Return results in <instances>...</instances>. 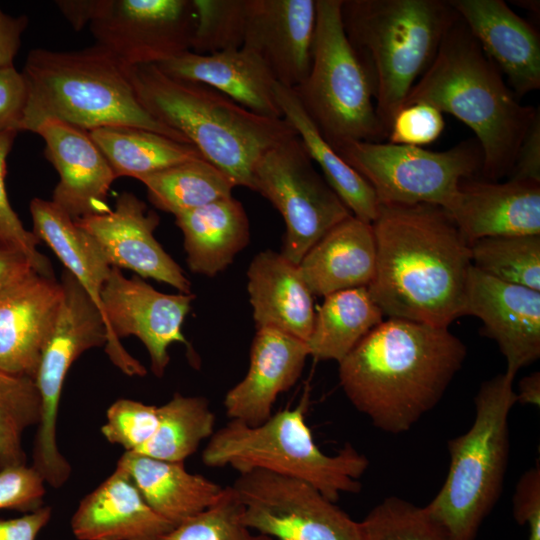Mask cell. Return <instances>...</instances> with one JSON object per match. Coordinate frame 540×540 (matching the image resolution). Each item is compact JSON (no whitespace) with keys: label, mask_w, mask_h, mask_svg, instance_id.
<instances>
[{"label":"cell","mask_w":540,"mask_h":540,"mask_svg":"<svg viewBox=\"0 0 540 540\" xmlns=\"http://www.w3.org/2000/svg\"><path fill=\"white\" fill-rule=\"evenodd\" d=\"M372 228L376 270L367 290L384 316L438 327L464 316L470 243L444 208L380 204Z\"/></svg>","instance_id":"1"},{"label":"cell","mask_w":540,"mask_h":540,"mask_svg":"<svg viewBox=\"0 0 540 540\" xmlns=\"http://www.w3.org/2000/svg\"><path fill=\"white\" fill-rule=\"evenodd\" d=\"M466 355L448 327L387 318L338 363L339 381L375 427L400 434L439 403Z\"/></svg>","instance_id":"2"},{"label":"cell","mask_w":540,"mask_h":540,"mask_svg":"<svg viewBox=\"0 0 540 540\" xmlns=\"http://www.w3.org/2000/svg\"><path fill=\"white\" fill-rule=\"evenodd\" d=\"M414 102L453 115L475 133L483 154L481 178L492 181L510 175L520 144L540 112L518 101L459 15L404 105Z\"/></svg>","instance_id":"3"},{"label":"cell","mask_w":540,"mask_h":540,"mask_svg":"<svg viewBox=\"0 0 540 540\" xmlns=\"http://www.w3.org/2000/svg\"><path fill=\"white\" fill-rule=\"evenodd\" d=\"M130 78L145 110L183 135L235 186L252 190L258 160L297 136L284 118L258 115L207 85L171 77L156 65L130 67Z\"/></svg>","instance_id":"4"},{"label":"cell","mask_w":540,"mask_h":540,"mask_svg":"<svg viewBox=\"0 0 540 540\" xmlns=\"http://www.w3.org/2000/svg\"><path fill=\"white\" fill-rule=\"evenodd\" d=\"M22 73L28 98L19 132H33L44 119L55 118L87 132L129 126L190 144L145 110L132 85L130 67L101 45L73 51L33 49Z\"/></svg>","instance_id":"5"},{"label":"cell","mask_w":540,"mask_h":540,"mask_svg":"<svg viewBox=\"0 0 540 540\" xmlns=\"http://www.w3.org/2000/svg\"><path fill=\"white\" fill-rule=\"evenodd\" d=\"M341 18L372 72L377 115L388 132L458 14L449 0H342Z\"/></svg>","instance_id":"6"},{"label":"cell","mask_w":540,"mask_h":540,"mask_svg":"<svg viewBox=\"0 0 540 540\" xmlns=\"http://www.w3.org/2000/svg\"><path fill=\"white\" fill-rule=\"evenodd\" d=\"M514 378L505 371L484 381L474 398L473 424L447 442V477L425 506L445 540H475L501 495L510 449L508 417L516 404Z\"/></svg>","instance_id":"7"},{"label":"cell","mask_w":540,"mask_h":540,"mask_svg":"<svg viewBox=\"0 0 540 540\" xmlns=\"http://www.w3.org/2000/svg\"><path fill=\"white\" fill-rule=\"evenodd\" d=\"M306 390L295 408L283 409L264 423L249 426L236 420L214 431L202 451L203 464L238 473L262 469L309 483L335 502L342 493H358L369 461L350 443L328 455L315 443L305 414Z\"/></svg>","instance_id":"8"},{"label":"cell","mask_w":540,"mask_h":540,"mask_svg":"<svg viewBox=\"0 0 540 540\" xmlns=\"http://www.w3.org/2000/svg\"><path fill=\"white\" fill-rule=\"evenodd\" d=\"M342 0H315L312 58L306 79L292 89L323 138L337 152L354 142H384L372 72L350 43Z\"/></svg>","instance_id":"9"},{"label":"cell","mask_w":540,"mask_h":540,"mask_svg":"<svg viewBox=\"0 0 540 540\" xmlns=\"http://www.w3.org/2000/svg\"><path fill=\"white\" fill-rule=\"evenodd\" d=\"M337 153L372 186L380 204L427 203L446 208L462 179L480 175L476 139L445 151L389 142H354Z\"/></svg>","instance_id":"10"},{"label":"cell","mask_w":540,"mask_h":540,"mask_svg":"<svg viewBox=\"0 0 540 540\" xmlns=\"http://www.w3.org/2000/svg\"><path fill=\"white\" fill-rule=\"evenodd\" d=\"M60 284L59 311L34 378L41 399V416L31 465L54 488L62 487L71 474V466L56 442L57 415L66 375L83 352L105 346L107 342L102 313L75 277L64 270Z\"/></svg>","instance_id":"11"},{"label":"cell","mask_w":540,"mask_h":540,"mask_svg":"<svg viewBox=\"0 0 540 540\" xmlns=\"http://www.w3.org/2000/svg\"><path fill=\"white\" fill-rule=\"evenodd\" d=\"M252 190L281 214L285 223L281 253L295 264L331 228L352 215L316 170L298 136L258 160Z\"/></svg>","instance_id":"12"},{"label":"cell","mask_w":540,"mask_h":540,"mask_svg":"<svg viewBox=\"0 0 540 540\" xmlns=\"http://www.w3.org/2000/svg\"><path fill=\"white\" fill-rule=\"evenodd\" d=\"M193 293L165 294L139 277L126 278L112 267L102 292V314L107 330L105 352L128 376H145L146 368L130 355L120 339L136 336L146 347L151 371L162 377L170 361L173 343L190 347L182 325L195 299Z\"/></svg>","instance_id":"13"},{"label":"cell","mask_w":540,"mask_h":540,"mask_svg":"<svg viewBox=\"0 0 540 540\" xmlns=\"http://www.w3.org/2000/svg\"><path fill=\"white\" fill-rule=\"evenodd\" d=\"M247 528L277 540H361L360 522L309 483L254 469L230 486Z\"/></svg>","instance_id":"14"},{"label":"cell","mask_w":540,"mask_h":540,"mask_svg":"<svg viewBox=\"0 0 540 540\" xmlns=\"http://www.w3.org/2000/svg\"><path fill=\"white\" fill-rule=\"evenodd\" d=\"M89 26L126 66L157 65L190 50L195 12L192 0H102Z\"/></svg>","instance_id":"15"},{"label":"cell","mask_w":540,"mask_h":540,"mask_svg":"<svg viewBox=\"0 0 540 540\" xmlns=\"http://www.w3.org/2000/svg\"><path fill=\"white\" fill-rule=\"evenodd\" d=\"M114 210L75 220L99 245L112 267L166 283L189 294L191 282L154 237L159 216L130 192L121 193Z\"/></svg>","instance_id":"16"},{"label":"cell","mask_w":540,"mask_h":540,"mask_svg":"<svg viewBox=\"0 0 540 540\" xmlns=\"http://www.w3.org/2000/svg\"><path fill=\"white\" fill-rule=\"evenodd\" d=\"M464 316L483 323L482 332L493 339L512 375L540 357V291L493 278L470 268Z\"/></svg>","instance_id":"17"},{"label":"cell","mask_w":540,"mask_h":540,"mask_svg":"<svg viewBox=\"0 0 540 540\" xmlns=\"http://www.w3.org/2000/svg\"><path fill=\"white\" fill-rule=\"evenodd\" d=\"M33 133L44 140L45 157L59 175L51 201L74 220L110 212L107 197L117 178L89 133L55 118Z\"/></svg>","instance_id":"18"},{"label":"cell","mask_w":540,"mask_h":540,"mask_svg":"<svg viewBox=\"0 0 540 540\" xmlns=\"http://www.w3.org/2000/svg\"><path fill=\"white\" fill-rule=\"evenodd\" d=\"M62 298L60 282L34 270L0 291V371L35 378Z\"/></svg>","instance_id":"19"},{"label":"cell","mask_w":540,"mask_h":540,"mask_svg":"<svg viewBox=\"0 0 540 540\" xmlns=\"http://www.w3.org/2000/svg\"><path fill=\"white\" fill-rule=\"evenodd\" d=\"M316 22L315 0H248L241 48L262 59L290 89L307 77Z\"/></svg>","instance_id":"20"},{"label":"cell","mask_w":540,"mask_h":540,"mask_svg":"<svg viewBox=\"0 0 540 540\" xmlns=\"http://www.w3.org/2000/svg\"><path fill=\"white\" fill-rule=\"evenodd\" d=\"M445 210L469 243L484 237L540 235V183L465 178Z\"/></svg>","instance_id":"21"},{"label":"cell","mask_w":540,"mask_h":540,"mask_svg":"<svg viewBox=\"0 0 540 540\" xmlns=\"http://www.w3.org/2000/svg\"><path fill=\"white\" fill-rule=\"evenodd\" d=\"M517 97L540 88V35L502 0H449Z\"/></svg>","instance_id":"22"},{"label":"cell","mask_w":540,"mask_h":540,"mask_svg":"<svg viewBox=\"0 0 540 540\" xmlns=\"http://www.w3.org/2000/svg\"><path fill=\"white\" fill-rule=\"evenodd\" d=\"M308 357L305 341L275 329H256L248 371L225 395L227 416L249 426L267 421L278 395L296 384Z\"/></svg>","instance_id":"23"},{"label":"cell","mask_w":540,"mask_h":540,"mask_svg":"<svg viewBox=\"0 0 540 540\" xmlns=\"http://www.w3.org/2000/svg\"><path fill=\"white\" fill-rule=\"evenodd\" d=\"M156 66L171 77L207 85L258 115L283 118L275 93L278 82L262 59L249 50L212 54L189 50Z\"/></svg>","instance_id":"24"},{"label":"cell","mask_w":540,"mask_h":540,"mask_svg":"<svg viewBox=\"0 0 540 540\" xmlns=\"http://www.w3.org/2000/svg\"><path fill=\"white\" fill-rule=\"evenodd\" d=\"M174 527L119 468L82 499L71 519L78 540H158Z\"/></svg>","instance_id":"25"},{"label":"cell","mask_w":540,"mask_h":540,"mask_svg":"<svg viewBox=\"0 0 540 540\" xmlns=\"http://www.w3.org/2000/svg\"><path fill=\"white\" fill-rule=\"evenodd\" d=\"M256 329L270 328L307 341L315 318L313 294L298 264L281 252H259L247 270Z\"/></svg>","instance_id":"26"},{"label":"cell","mask_w":540,"mask_h":540,"mask_svg":"<svg viewBox=\"0 0 540 540\" xmlns=\"http://www.w3.org/2000/svg\"><path fill=\"white\" fill-rule=\"evenodd\" d=\"M299 271L313 295L368 287L376 270L372 224L353 215L331 228L303 256Z\"/></svg>","instance_id":"27"},{"label":"cell","mask_w":540,"mask_h":540,"mask_svg":"<svg viewBox=\"0 0 540 540\" xmlns=\"http://www.w3.org/2000/svg\"><path fill=\"white\" fill-rule=\"evenodd\" d=\"M116 468L126 472L147 504L174 526L214 504L225 487L170 462L126 451Z\"/></svg>","instance_id":"28"},{"label":"cell","mask_w":540,"mask_h":540,"mask_svg":"<svg viewBox=\"0 0 540 540\" xmlns=\"http://www.w3.org/2000/svg\"><path fill=\"white\" fill-rule=\"evenodd\" d=\"M183 234L186 262L196 274L214 277L249 243L247 213L233 196L175 215Z\"/></svg>","instance_id":"29"},{"label":"cell","mask_w":540,"mask_h":540,"mask_svg":"<svg viewBox=\"0 0 540 540\" xmlns=\"http://www.w3.org/2000/svg\"><path fill=\"white\" fill-rule=\"evenodd\" d=\"M275 93L283 118L318 164L326 182L353 216L372 224L380 208L372 186L323 138L292 89L278 83Z\"/></svg>","instance_id":"30"},{"label":"cell","mask_w":540,"mask_h":540,"mask_svg":"<svg viewBox=\"0 0 540 540\" xmlns=\"http://www.w3.org/2000/svg\"><path fill=\"white\" fill-rule=\"evenodd\" d=\"M383 318L366 287L324 297L306 341L309 356L339 363Z\"/></svg>","instance_id":"31"},{"label":"cell","mask_w":540,"mask_h":540,"mask_svg":"<svg viewBox=\"0 0 540 540\" xmlns=\"http://www.w3.org/2000/svg\"><path fill=\"white\" fill-rule=\"evenodd\" d=\"M88 133L107 159L116 178L127 176L137 179L201 157L190 144L142 128L106 126Z\"/></svg>","instance_id":"32"},{"label":"cell","mask_w":540,"mask_h":540,"mask_svg":"<svg viewBox=\"0 0 540 540\" xmlns=\"http://www.w3.org/2000/svg\"><path fill=\"white\" fill-rule=\"evenodd\" d=\"M149 201L174 216L232 196L235 184L220 169L195 158L137 178Z\"/></svg>","instance_id":"33"},{"label":"cell","mask_w":540,"mask_h":540,"mask_svg":"<svg viewBox=\"0 0 540 540\" xmlns=\"http://www.w3.org/2000/svg\"><path fill=\"white\" fill-rule=\"evenodd\" d=\"M158 424L153 436L135 453L155 459L184 462L214 433L215 414L202 396L173 397L157 406Z\"/></svg>","instance_id":"34"},{"label":"cell","mask_w":540,"mask_h":540,"mask_svg":"<svg viewBox=\"0 0 540 540\" xmlns=\"http://www.w3.org/2000/svg\"><path fill=\"white\" fill-rule=\"evenodd\" d=\"M470 254L481 272L540 291V235L480 238L470 243Z\"/></svg>","instance_id":"35"},{"label":"cell","mask_w":540,"mask_h":540,"mask_svg":"<svg viewBox=\"0 0 540 540\" xmlns=\"http://www.w3.org/2000/svg\"><path fill=\"white\" fill-rule=\"evenodd\" d=\"M40 416L34 379L0 371V468L26 464L23 434L39 424Z\"/></svg>","instance_id":"36"},{"label":"cell","mask_w":540,"mask_h":540,"mask_svg":"<svg viewBox=\"0 0 540 540\" xmlns=\"http://www.w3.org/2000/svg\"><path fill=\"white\" fill-rule=\"evenodd\" d=\"M248 0H192L195 28L190 51L198 54L239 49L243 45Z\"/></svg>","instance_id":"37"},{"label":"cell","mask_w":540,"mask_h":540,"mask_svg":"<svg viewBox=\"0 0 540 540\" xmlns=\"http://www.w3.org/2000/svg\"><path fill=\"white\" fill-rule=\"evenodd\" d=\"M361 540H445L425 507L385 498L360 522Z\"/></svg>","instance_id":"38"},{"label":"cell","mask_w":540,"mask_h":540,"mask_svg":"<svg viewBox=\"0 0 540 540\" xmlns=\"http://www.w3.org/2000/svg\"><path fill=\"white\" fill-rule=\"evenodd\" d=\"M240 504L230 486L199 514L183 521L158 540H273L253 534L240 521Z\"/></svg>","instance_id":"39"},{"label":"cell","mask_w":540,"mask_h":540,"mask_svg":"<svg viewBox=\"0 0 540 540\" xmlns=\"http://www.w3.org/2000/svg\"><path fill=\"white\" fill-rule=\"evenodd\" d=\"M17 134L15 130L0 133V244L22 252L38 274L54 278L49 259L37 249L39 239L23 226L8 199L5 186L6 164Z\"/></svg>","instance_id":"40"},{"label":"cell","mask_w":540,"mask_h":540,"mask_svg":"<svg viewBox=\"0 0 540 540\" xmlns=\"http://www.w3.org/2000/svg\"><path fill=\"white\" fill-rule=\"evenodd\" d=\"M101 432L113 444L128 452L138 451L153 436L157 424V406L131 399H119L107 410Z\"/></svg>","instance_id":"41"},{"label":"cell","mask_w":540,"mask_h":540,"mask_svg":"<svg viewBox=\"0 0 540 540\" xmlns=\"http://www.w3.org/2000/svg\"><path fill=\"white\" fill-rule=\"evenodd\" d=\"M445 127L443 113L427 102L404 105L393 117L387 142L422 147L431 144Z\"/></svg>","instance_id":"42"},{"label":"cell","mask_w":540,"mask_h":540,"mask_svg":"<svg viewBox=\"0 0 540 540\" xmlns=\"http://www.w3.org/2000/svg\"><path fill=\"white\" fill-rule=\"evenodd\" d=\"M41 475L27 464L0 468V510L32 512L46 493Z\"/></svg>","instance_id":"43"},{"label":"cell","mask_w":540,"mask_h":540,"mask_svg":"<svg viewBox=\"0 0 540 540\" xmlns=\"http://www.w3.org/2000/svg\"><path fill=\"white\" fill-rule=\"evenodd\" d=\"M512 512L520 526L528 527V540H540V465L525 471L512 497Z\"/></svg>","instance_id":"44"},{"label":"cell","mask_w":540,"mask_h":540,"mask_svg":"<svg viewBox=\"0 0 540 540\" xmlns=\"http://www.w3.org/2000/svg\"><path fill=\"white\" fill-rule=\"evenodd\" d=\"M28 98V87L22 72L15 66L0 69V133L18 131Z\"/></svg>","instance_id":"45"},{"label":"cell","mask_w":540,"mask_h":540,"mask_svg":"<svg viewBox=\"0 0 540 540\" xmlns=\"http://www.w3.org/2000/svg\"><path fill=\"white\" fill-rule=\"evenodd\" d=\"M508 179L540 183V112L520 144Z\"/></svg>","instance_id":"46"},{"label":"cell","mask_w":540,"mask_h":540,"mask_svg":"<svg viewBox=\"0 0 540 540\" xmlns=\"http://www.w3.org/2000/svg\"><path fill=\"white\" fill-rule=\"evenodd\" d=\"M51 515L49 506H41L20 517L0 519V540H36Z\"/></svg>","instance_id":"47"},{"label":"cell","mask_w":540,"mask_h":540,"mask_svg":"<svg viewBox=\"0 0 540 540\" xmlns=\"http://www.w3.org/2000/svg\"><path fill=\"white\" fill-rule=\"evenodd\" d=\"M27 25V16L13 17L0 8V69L14 65V58L21 46L22 34Z\"/></svg>","instance_id":"48"},{"label":"cell","mask_w":540,"mask_h":540,"mask_svg":"<svg viewBox=\"0 0 540 540\" xmlns=\"http://www.w3.org/2000/svg\"><path fill=\"white\" fill-rule=\"evenodd\" d=\"M55 5L73 29L80 31L97 17L102 0H57Z\"/></svg>","instance_id":"49"},{"label":"cell","mask_w":540,"mask_h":540,"mask_svg":"<svg viewBox=\"0 0 540 540\" xmlns=\"http://www.w3.org/2000/svg\"><path fill=\"white\" fill-rule=\"evenodd\" d=\"M33 270L19 250L0 244V291Z\"/></svg>","instance_id":"50"},{"label":"cell","mask_w":540,"mask_h":540,"mask_svg":"<svg viewBox=\"0 0 540 540\" xmlns=\"http://www.w3.org/2000/svg\"><path fill=\"white\" fill-rule=\"evenodd\" d=\"M516 393V403L540 406V373L533 372L523 377Z\"/></svg>","instance_id":"51"},{"label":"cell","mask_w":540,"mask_h":540,"mask_svg":"<svg viewBox=\"0 0 540 540\" xmlns=\"http://www.w3.org/2000/svg\"><path fill=\"white\" fill-rule=\"evenodd\" d=\"M513 3H518V4H515V5H518V6H521L522 8H525V9H528V11H531L532 13H537L539 14V7H540V4H539V1H530V0H526V1H513Z\"/></svg>","instance_id":"52"}]
</instances>
